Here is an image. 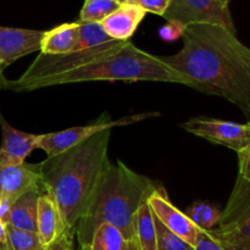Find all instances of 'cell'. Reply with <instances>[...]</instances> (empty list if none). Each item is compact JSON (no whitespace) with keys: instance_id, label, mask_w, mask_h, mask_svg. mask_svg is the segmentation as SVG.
<instances>
[{"instance_id":"obj_21","label":"cell","mask_w":250,"mask_h":250,"mask_svg":"<svg viewBox=\"0 0 250 250\" xmlns=\"http://www.w3.org/2000/svg\"><path fill=\"white\" fill-rule=\"evenodd\" d=\"M120 4L114 0H84L80 12L81 22H102L115 11Z\"/></svg>"},{"instance_id":"obj_23","label":"cell","mask_w":250,"mask_h":250,"mask_svg":"<svg viewBox=\"0 0 250 250\" xmlns=\"http://www.w3.org/2000/svg\"><path fill=\"white\" fill-rule=\"evenodd\" d=\"M154 221L156 226V247L158 250H194V247L172 233L166 229L154 215Z\"/></svg>"},{"instance_id":"obj_34","label":"cell","mask_w":250,"mask_h":250,"mask_svg":"<svg viewBox=\"0 0 250 250\" xmlns=\"http://www.w3.org/2000/svg\"><path fill=\"white\" fill-rule=\"evenodd\" d=\"M221 1H224L225 4H229V0H221Z\"/></svg>"},{"instance_id":"obj_2","label":"cell","mask_w":250,"mask_h":250,"mask_svg":"<svg viewBox=\"0 0 250 250\" xmlns=\"http://www.w3.org/2000/svg\"><path fill=\"white\" fill-rule=\"evenodd\" d=\"M110 129L41 163L44 193L55 202L63 232L75 236L76 226L87 210L95 188L110 164Z\"/></svg>"},{"instance_id":"obj_14","label":"cell","mask_w":250,"mask_h":250,"mask_svg":"<svg viewBox=\"0 0 250 250\" xmlns=\"http://www.w3.org/2000/svg\"><path fill=\"white\" fill-rule=\"evenodd\" d=\"M63 232L62 221L55 202L46 193L39 195L37 214V234L44 247L53 243Z\"/></svg>"},{"instance_id":"obj_33","label":"cell","mask_w":250,"mask_h":250,"mask_svg":"<svg viewBox=\"0 0 250 250\" xmlns=\"http://www.w3.org/2000/svg\"><path fill=\"white\" fill-rule=\"evenodd\" d=\"M114 1H116L117 4H120V5H122V4H125V2L127 1V0H114Z\"/></svg>"},{"instance_id":"obj_30","label":"cell","mask_w":250,"mask_h":250,"mask_svg":"<svg viewBox=\"0 0 250 250\" xmlns=\"http://www.w3.org/2000/svg\"><path fill=\"white\" fill-rule=\"evenodd\" d=\"M0 243H7L6 239V225L0 220Z\"/></svg>"},{"instance_id":"obj_17","label":"cell","mask_w":250,"mask_h":250,"mask_svg":"<svg viewBox=\"0 0 250 250\" xmlns=\"http://www.w3.org/2000/svg\"><path fill=\"white\" fill-rule=\"evenodd\" d=\"M83 250H139L136 242L128 241L111 225L104 224L98 227L89 246Z\"/></svg>"},{"instance_id":"obj_12","label":"cell","mask_w":250,"mask_h":250,"mask_svg":"<svg viewBox=\"0 0 250 250\" xmlns=\"http://www.w3.org/2000/svg\"><path fill=\"white\" fill-rule=\"evenodd\" d=\"M2 141L0 146V165L15 166L24 163L27 156L39 148L41 134L19 131L10 126L0 114Z\"/></svg>"},{"instance_id":"obj_5","label":"cell","mask_w":250,"mask_h":250,"mask_svg":"<svg viewBox=\"0 0 250 250\" xmlns=\"http://www.w3.org/2000/svg\"><path fill=\"white\" fill-rule=\"evenodd\" d=\"M209 232L225 250H250V182L237 177L217 227Z\"/></svg>"},{"instance_id":"obj_31","label":"cell","mask_w":250,"mask_h":250,"mask_svg":"<svg viewBox=\"0 0 250 250\" xmlns=\"http://www.w3.org/2000/svg\"><path fill=\"white\" fill-rule=\"evenodd\" d=\"M0 250H10L7 243H0Z\"/></svg>"},{"instance_id":"obj_3","label":"cell","mask_w":250,"mask_h":250,"mask_svg":"<svg viewBox=\"0 0 250 250\" xmlns=\"http://www.w3.org/2000/svg\"><path fill=\"white\" fill-rule=\"evenodd\" d=\"M155 188L154 181L121 161L110 163L76 226L75 237L81 250L89 246L98 227L104 224L116 227L125 238L136 242L134 217Z\"/></svg>"},{"instance_id":"obj_6","label":"cell","mask_w":250,"mask_h":250,"mask_svg":"<svg viewBox=\"0 0 250 250\" xmlns=\"http://www.w3.org/2000/svg\"><path fill=\"white\" fill-rule=\"evenodd\" d=\"M166 21H177L187 27L190 24H215L237 33L229 4L221 0H171L164 14Z\"/></svg>"},{"instance_id":"obj_22","label":"cell","mask_w":250,"mask_h":250,"mask_svg":"<svg viewBox=\"0 0 250 250\" xmlns=\"http://www.w3.org/2000/svg\"><path fill=\"white\" fill-rule=\"evenodd\" d=\"M6 239L10 250H45L38 234L6 225Z\"/></svg>"},{"instance_id":"obj_32","label":"cell","mask_w":250,"mask_h":250,"mask_svg":"<svg viewBox=\"0 0 250 250\" xmlns=\"http://www.w3.org/2000/svg\"><path fill=\"white\" fill-rule=\"evenodd\" d=\"M4 80H5V78L2 77V72L0 71V88L2 87V82H4Z\"/></svg>"},{"instance_id":"obj_9","label":"cell","mask_w":250,"mask_h":250,"mask_svg":"<svg viewBox=\"0 0 250 250\" xmlns=\"http://www.w3.org/2000/svg\"><path fill=\"white\" fill-rule=\"evenodd\" d=\"M146 202L156 219L166 229L185 239L190 246H194L195 238L200 229L186 215V212L181 211L171 203L165 188L156 186Z\"/></svg>"},{"instance_id":"obj_7","label":"cell","mask_w":250,"mask_h":250,"mask_svg":"<svg viewBox=\"0 0 250 250\" xmlns=\"http://www.w3.org/2000/svg\"><path fill=\"white\" fill-rule=\"evenodd\" d=\"M158 112H146V114L132 115V116H125L122 119L112 121L110 119L109 114H103L99 119L93 124L87 125V126H77L71 127V128L63 129V131L54 132V133L41 134V142H39V149L44 150L48 155L55 156L72 146H77L81 142L90 138L94 134L99 132L111 129L112 127L116 126H128V125L134 124V122L142 121L148 117L158 116Z\"/></svg>"},{"instance_id":"obj_18","label":"cell","mask_w":250,"mask_h":250,"mask_svg":"<svg viewBox=\"0 0 250 250\" xmlns=\"http://www.w3.org/2000/svg\"><path fill=\"white\" fill-rule=\"evenodd\" d=\"M134 233L139 250H158L154 214L148 202L144 203L137 211L134 217Z\"/></svg>"},{"instance_id":"obj_15","label":"cell","mask_w":250,"mask_h":250,"mask_svg":"<svg viewBox=\"0 0 250 250\" xmlns=\"http://www.w3.org/2000/svg\"><path fill=\"white\" fill-rule=\"evenodd\" d=\"M80 22H68L44 31L41 51L46 55H60L75 51L78 43Z\"/></svg>"},{"instance_id":"obj_20","label":"cell","mask_w":250,"mask_h":250,"mask_svg":"<svg viewBox=\"0 0 250 250\" xmlns=\"http://www.w3.org/2000/svg\"><path fill=\"white\" fill-rule=\"evenodd\" d=\"M188 217L197 225L199 229H205V231H210L217 226L221 219L222 211L217 209L214 205L209 204L205 202H197L188 208L187 212H186Z\"/></svg>"},{"instance_id":"obj_10","label":"cell","mask_w":250,"mask_h":250,"mask_svg":"<svg viewBox=\"0 0 250 250\" xmlns=\"http://www.w3.org/2000/svg\"><path fill=\"white\" fill-rule=\"evenodd\" d=\"M31 190H42L41 163L15 166L0 165V199L15 202Z\"/></svg>"},{"instance_id":"obj_24","label":"cell","mask_w":250,"mask_h":250,"mask_svg":"<svg viewBox=\"0 0 250 250\" xmlns=\"http://www.w3.org/2000/svg\"><path fill=\"white\" fill-rule=\"evenodd\" d=\"M170 1L171 0H127L126 2L137 5V6L146 10V12H151V14L159 15V16H164V14L167 10L168 5H170Z\"/></svg>"},{"instance_id":"obj_28","label":"cell","mask_w":250,"mask_h":250,"mask_svg":"<svg viewBox=\"0 0 250 250\" xmlns=\"http://www.w3.org/2000/svg\"><path fill=\"white\" fill-rule=\"evenodd\" d=\"M73 239H75V236L62 232L53 243L46 247L45 250H76L73 246Z\"/></svg>"},{"instance_id":"obj_1","label":"cell","mask_w":250,"mask_h":250,"mask_svg":"<svg viewBox=\"0 0 250 250\" xmlns=\"http://www.w3.org/2000/svg\"><path fill=\"white\" fill-rule=\"evenodd\" d=\"M182 38L183 48L161 60L185 76L189 88L225 98L250 117V48L215 24H190Z\"/></svg>"},{"instance_id":"obj_13","label":"cell","mask_w":250,"mask_h":250,"mask_svg":"<svg viewBox=\"0 0 250 250\" xmlns=\"http://www.w3.org/2000/svg\"><path fill=\"white\" fill-rule=\"evenodd\" d=\"M146 11L137 5L125 4L120 5L112 14L100 22L107 36L119 42L129 41L139 23L146 17Z\"/></svg>"},{"instance_id":"obj_4","label":"cell","mask_w":250,"mask_h":250,"mask_svg":"<svg viewBox=\"0 0 250 250\" xmlns=\"http://www.w3.org/2000/svg\"><path fill=\"white\" fill-rule=\"evenodd\" d=\"M92 81H150V82L178 83L189 87L190 82L177 71L166 65L160 56L151 55L137 48L132 42H124L121 45L75 70L49 76L28 83L22 92Z\"/></svg>"},{"instance_id":"obj_16","label":"cell","mask_w":250,"mask_h":250,"mask_svg":"<svg viewBox=\"0 0 250 250\" xmlns=\"http://www.w3.org/2000/svg\"><path fill=\"white\" fill-rule=\"evenodd\" d=\"M42 190H31L14 202L7 225L22 231L37 233V214L39 195Z\"/></svg>"},{"instance_id":"obj_8","label":"cell","mask_w":250,"mask_h":250,"mask_svg":"<svg viewBox=\"0 0 250 250\" xmlns=\"http://www.w3.org/2000/svg\"><path fill=\"white\" fill-rule=\"evenodd\" d=\"M185 131L204 138L214 144L227 146L237 153L250 143V122L224 121L211 117H193L181 125Z\"/></svg>"},{"instance_id":"obj_11","label":"cell","mask_w":250,"mask_h":250,"mask_svg":"<svg viewBox=\"0 0 250 250\" xmlns=\"http://www.w3.org/2000/svg\"><path fill=\"white\" fill-rule=\"evenodd\" d=\"M44 31L0 26V71L28 54L41 50Z\"/></svg>"},{"instance_id":"obj_29","label":"cell","mask_w":250,"mask_h":250,"mask_svg":"<svg viewBox=\"0 0 250 250\" xmlns=\"http://www.w3.org/2000/svg\"><path fill=\"white\" fill-rule=\"evenodd\" d=\"M12 204H14L12 200L0 199V220H1L5 225H7V221H9Z\"/></svg>"},{"instance_id":"obj_25","label":"cell","mask_w":250,"mask_h":250,"mask_svg":"<svg viewBox=\"0 0 250 250\" xmlns=\"http://www.w3.org/2000/svg\"><path fill=\"white\" fill-rule=\"evenodd\" d=\"M194 250H225L219 241L205 229H199L194 242Z\"/></svg>"},{"instance_id":"obj_26","label":"cell","mask_w":250,"mask_h":250,"mask_svg":"<svg viewBox=\"0 0 250 250\" xmlns=\"http://www.w3.org/2000/svg\"><path fill=\"white\" fill-rule=\"evenodd\" d=\"M186 27L177 21H167L160 29H159V36L165 42H175L177 39L182 38L185 33Z\"/></svg>"},{"instance_id":"obj_27","label":"cell","mask_w":250,"mask_h":250,"mask_svg":"<svg viewBox=\"0 0 250 250\" xmlns=\"http://www.w3.org/2000/svg\"><path fill=\"white\" fill-rule=\"evenodd\" d=\"M239 175L244 181L250 182V143L241 151H238Z\"/></svg>"},{"instance_id":"obj_19","label":"cell","mask_w":250,"mask_h":250,"mask_svg":"<svg viewBox=\"0 0 250 250\" xmlns=\"http://www.w3.org/2000/svg\"><path fill=\"white\" fill-rule=\"evenodd\" d=\"M80 22V34H78V43L75 50L94 48V46L104 45L115 41L111 37L107 36L99 22Z\"/></svg>"}]
</instances>
